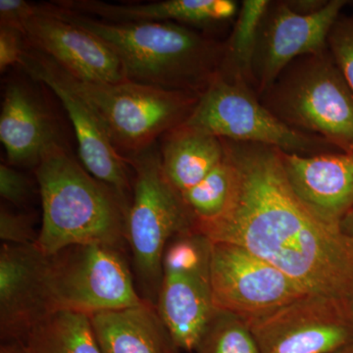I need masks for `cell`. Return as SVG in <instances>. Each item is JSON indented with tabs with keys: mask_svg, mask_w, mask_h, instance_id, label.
I'll list each match as a JSON object with an SVG mask.
<instances>
[{
	"mask_svg": "<svg viewBox=\"0 0 353 353\" xmlns=\"http://www.w3.org/2000/svg\"><path fill=\"white\" fill-rule=\"evenodd\" d=\"M211 241L194 229L165 250L157 308L181 352L194 353L217 312L210 275Z\"/></svg>",
	"mask_w": 353,
	"mask_h": 353,
	"instance_id": "7",
	"label": "cell"
},
{
	"mask_svg": "<svg viewBox=\"0 0 353 353\" xmlns=\"http://www.w3.org/2000/svg\"><path fill=\"white\" fill-rule=\"evenodd\" d=\"M246 323L261 353H333L353 345V305L331 297L308 294Z\"/></svg>",
	"mask_w": 353,
	"mask_h": 353,
	"instance_id": "10",
	"label": "cell"
},
{
	"mask_svg": "<svg viewBox=\"0 0 353 353\" xmlns=\"http://www.w3.org/2000/svg\"><path fill=\"white\" fill-rule=\"evenodd\" d=\"M28 46L24 30L0 26V72L3 74L15 65H20Z\"/></svg>",
	"mask_w": 353,
	"mask_h": 353,
	"instance_id": "28",
	"label": "cell"
},
{
	"mask_svg": "<svg viewBox=\"0 0 353 353\" xmlns=\"http://www.w3.org/2000/svg\"><path fill=\"white\" fill-rule=\"evenodd\" d=\"M28 43L83 82L127 81L119 59L101 39L69 22L44 4H34L23 20Z\"/></svg>",
	"mask_w": 353,
	"mask_h": 353,
	"instance_id": "13",
	"label": "cell"
},
{
	"mask_svg": "<svg viewBox=\"0 0 353 353\" xmlns=\"http://www.w3.org/2000/svg\"><path fill=\"white\" fill-rule=\"evenodd\" d=\"M34 4L24 0H0V26L23 28V20L34 9Z\"/></svg>",
	"mask_w": 353,
	"mask_h": 353,
	"instance_id": "29",
	"label": "cell"
},
{
	"mask_svg": "<svg viewBox=\"0 0 353 353\" xmlns=\"http://www.w3.org/2000/svg\"><path fill=\"white\" fill-rule=\"evenodd\" d=\"M341 228L345 234L353 239V209L341 220Z\"/></svg>",
	"mask_w": 353,
	"mask_h": 353,
	"instance_id": "31",
	"label": "cell"
},
{
	"mask_svg": "<svg viewBox=\"0 0 353 353\" xmlns=\"http://www.w3.org/2000/svg\"><path fill=\"white\" fill-rule=\"evenodd\" d=\"M127 160L134 173L127 241L139 283L154 303L165 250L174 236L192 229V218L180 192L165 175L155 145Z\"/></svg>",
	"mask_w": 353,
	"mask_h": 353,
	"instance_id": "5",
	"label": "cell"
},
{
	"mask_svg": "<svg viewBox=\"0 0 353 353\" xmlns=\"http://www.w3.org/2000/svg\"><path fill=\"white\" fill-rule=\"evenodd\" d=\"M233 189L215 219L192 223L211 241L241 245L309 294L353 305V239L320 219L290 187L281 150L223 141Z\"/></svg>",
	"mask_w": 353,
	"mask_h": 353,
	"instance_id": "1",
	"label": "cell"
},
{
	"mask_svg": "<svg viewBox=\"0 0 353 353\" xmlns=\"http://www.w3.org/2000/svg\"><path fill=\"white\" fill-rule=\"evenodd\" d=\"M0 353H32L24 341H14L1 343Z\"/></svg>",
	"mask_w": 353,
	"mask_h": 353,
	"instance_id": "30",
	"label": "cell"
},
{
	"mask_svg": "<svg viewBox=\"0 0 353 353\" xmlns=\"http://www.w3.org/2000/svg\"><path fill=\"white\" fill-rule=\"evenodd\" d=\"M46 4L101 39L119 59L127 81L178 92H203L216 77L215 44L183 25L110 23L51 2Z\"/></svg>",
	"mask_w": 353,
	"mask_h": 353,
	"instance_id": "3",
	"label": "cell"
},
{
	"mask_svg": "<svg viewBox=\"0 0 353 353\" xmlns=\"http://www.w3.org/2000/svg\"><path fill=\"white\" fill-rule=\"evenodd\" d=\"M39 234L34 230L32 221L25 213L16 212L1 205L0 208V239L2 243L12 245H36Z\"/></svg>",
	"mask_w": 353,
	"mask_h": 353,
	"instance_id": "26",
	"label": "cell"
},
{
	"mask_svg": "<svg viewBox=\"0 0 353 353\" xmlns=\"http://www.w3.org/2000/svg\"><path fill=\"white\" fill-rule=\"evenodd\" d=\"M19 66L34 82L43 83L57 95L75 131L83 166L112 189L129 212L132 194L129 163L114 148L97 114L67 85L55 62L41 51L28 44Z\"/></svg>",
	"mask_w": 353,
	"mask_h": 353,
	"instance_id": "11",
	"label": "cell"
},
{
	"mask_svg": "<svg viewBox=\"0 0 353 353\" xmlns=\"http://www.w3.org/2000/svg\"><path fill=\"white\" fill-rule=\"evenodd\" d=\"M333 353H353V345H348L347 347L341 348V350H338V352Z\"/></svg>",
	"mask_w": 353,
	"mask_h": 353,
	"instance_id": "32",
	"label": "cell"
},
{
	"mask_svg": "<svg viewBox=\"0 0 353 353\" xmlns=\"http://www.w3.org/2000/svg\"><path fill=\"white\" fill-rule=\"evenodd\" d=\"M159 153L165 175L183 194L222 162L225 148L222 139L183 123L162 137Z\"/></svg>",
	"mask_w": 353,
	"mask_h": 353,
	"instance_id": "20",
	"label": "cell"
},
{
	"mask_svg": "<svg viewBox=\"0 0 353 353\" xmlns=\"http://www.w3.org/2000/svg\"><path fill=\"white\" fill-rule=\"evenodd\" d=\"M23 341L32 353H102L90 316L76 311H53Z\"/></svg>",
	"mask_w": 353,
	"mask_h": 353,
	"instance_id": "21",
	"label": "cell"
},
{
	"mask_svg": "<svg viewBox=\"0 0 353 353\" xmlns=\"http://www.w3.org/2000/svg\"><path fill=\"white\" fill-rule=\"evenodd\" d=\"M60 8L110 23H176L210 26L234 17L233 0H166L150 3L114 4L101 0H57Z\"/></svg>",
	"mask_w": 353,
	"mask_h": 353,
	"instance_id": "18",
	"label": "cell"
},
{
	"mask_svg": "<svg viewBox=\"0 0 353 353\" xmlns=\"http://www.w3.org/2000/svg\"><path fill=\"white\" fill-rule=\"evenodd\" d=\"M210 275L216 310L246 322L309 294L277 267L234 243L211 241Z\"/></svg>",
	"mask_w": 353,
	"mask_h": 353,
	"instance_id": "8",
	"label": "cell"
},
{
	"mask_svg": "<svg viewBox=\"0 0 353 353\" xmlns=\"http://www.w3.org/2000/svg\"><path fill=\"white\" fill-rule=\"evenodd\" d=\"M43 223L36 245L46 256L76 245L124 248L128 211L115 192L95 179L62 143L36 167Z\"/></svg>",
	"mask_w": 353,
	"mask_h": 353,
	"instance_id": "2",
	"label": "cell"
},
{
	"mask_svg": "<svg viewBox=\"0 0 353 353\" xmlns=\"http://www.w3.org/2000/svg\"><path fill=\"white\" fill-rule=\"evenodd\" d=\"M90 316L102 353H180L157 305L101 311Z\"/></svg>",
	"mask_w": 353,
	"mask_h": 353,
	"instance_id": "19",
	"label": "cell"
},
{
	"mask_svg": "<svg viewBox=\"0 0 353 353\" xmlns=\"http://www.w3.org/2000/svg\"><path fill=\"white\" fill-rule=\"evenodd\" d=\"M32 192L31 180L12 165L0 164V196L4 201L17 208L29 202Z\"/></svg>",
	"mask_w": 353,
	"mask_h": 353,
	"instance_id": "27",
	"label": "cell"
},
{
	"mask_svg": "<svg viewBox=\"0 0 353 353\" xmlns=\"http://www.w3.org/2000/svg\"><path fill=\"white\" fill-rule=\"evenodd\" d=\"M50 256L36 245L2 243L0 248V336L25 340L51 313L46 275Z\"/></svg>",
	"mask_w": 353,
	"mask_h": 353,
	"instance_id": "14",
	"label": "cell"
},
{
	"mask_svg": "<svg viewBox=\"0 0 353 353\" xmlns=\"http://www.w3.org/2000/svg\"><path fill=\"white\" fill-rule=\"evenodd\" d=\"M183 124L234 143L271 146L287 153L307 152L312 141L294 131L238 85L216 76Z\"/></svg>",
	"mask_w": 353,
	"mask_h": 353,
	"instance_id": "9",
	"label": "cell"
},
{
	"mask_svg": "<svg viewBox=\"0 0 353 353\" xmlns=\"http://www.w3.org/2000/svg\"><path fill=\"white\" fill-rule=\"evenodd\" d=\"M51 312L71 310L90 315L141 305L123 250L88 243L50 256L46 275Z\"/></svg>",
	"mask_w": 353,
	"mask_h": 353,
	"instance_id": "6",
	"label": "cell"
},
{
	"mask_svg": "<svg viewBox=\"0 0 353 353\" xmlns=\"http://www.w3.org/2000/svg\"><path fill=\"white\" fill-rule=\"evenodd\" d=\"M57 67L67 85L97 114L114 148L126 159L145 152L185 123L201 97L131 81L83 82Z\"/></svg>",
	"mask_w": 353,
	"mask_h": 353,
	"instance_id": "4",
	"label": "cell"
},
{
	"mask_svg": "<svg viewBox=\"0 0 353 353\" xmlns=\"http://www.w3.org/2000/svg\"><path fill=\"white\" fill-rule=\"evenodd\" d=\"M280 97L285 119L353 153V92L336 65L312 62L290 80Z\"/></svg>",
	"mask_w": 353,
	"mask_h": 353,
	"instance_id": "12",
	"label": "cell"
},
{
	"mask_svg": "<svg viewBox=\"0 0 353 353\" xmlns=\"http://www.w3.org/2000/svg\"><path fill=\"white\" fill-rule=\"evenodd\" d=\"M0 141L9 164L38 166L43 153L62 143L57 123L27 83H7L0 112Z\"/></svg>",
	"mask_w": 353,
	"mask_h": 353,
	"instance_id": "17",
	"label": "cell"
},
{
	"mask_svg": "<svg viewBox=\"0 0 353 353\" xmlns=\"http://www.w3.org/2000/svg\"><path fill=\"white\" fill-rule=\"evenodd\" d=\"M290 187L304 205L331 225L353 209V153L303 157L281 150Z\"/></svg>",
	"mask_w": 353,
	"mask_h": 353,
	"instance_id": "15",
	"label": "cell"
},
{
	"mask_svg": "<svg viewBox=\"0 0 353 353\" xmlns=\"http://www.w3.org/2000/svg\"><path fill=\"white\" fill-rule=\"evenodd\" d=\"M345 3L332 0L311 12H297L287 4L279 6L267 26L260 53L262 85L273 83L294 58L321 52Z\"/></svg>",
	"mask_w": 353,
	"mask_h": 353,
	"instance_id": "16",
	"label": "cell"
},
{
	"mask_svg": "<svg viewBox=\"0 0 353 353\" xmlns=\"http://www.w3.org/2000/svg\"><path fill=\"white\" fill-rule=\"evenodd\" d=\"M270 2L245 0L241 4L239 19L233 32L231 52L236 63L250 68L256 54L257 38Z\"/></svg>",
	"mask_w": 353,
	"mask_h": 353,
	"instance_id": "24",
	"label": "cell"
},
{
	"mask_svg": "<svg viewBox=\"0 0 353 353\" xmlns=\"http://www.w3.org/2000/svg\"><path fill=\"white\" fill-rule=\"evenodd\" d=\"M194 353H261L248 323L217 310Z\"/></svg>",
	"mask_w": 353,
	"mask_h": 353,
	"instance_id": "23",
	"label": "cell"
},
{
	"mask_svg": "<svg viewBox=\"0 0 353 353\" xmlns=\"http://www.w3.org/2000/svg\"><path fill=\"white\" fill-rule=\"evenodd\" d=\"M233 179V169L225 155L203 180L181 194L192 223L215 219L222 214L231 196Z\"/></svg>",
	"mask_w": 353,
	"mask_h": 353,
	"instance_id": "22",
	"label": "cell"
},
{
	"mask_svg": "<svg viewBox=\"0 0 353 353\" xmlns=\"http://www.w3.org/2000/svg\"><path fill=\"white\" fill-rule=\"evenodd\" d=\"M328 41L336 67L353 92V20L336 21Z\"/></svg>",
	"mask_w": 353,
	"mask_h": 353,
	"instance_id": "25",
	"label": "cell"
}]
</instances>
